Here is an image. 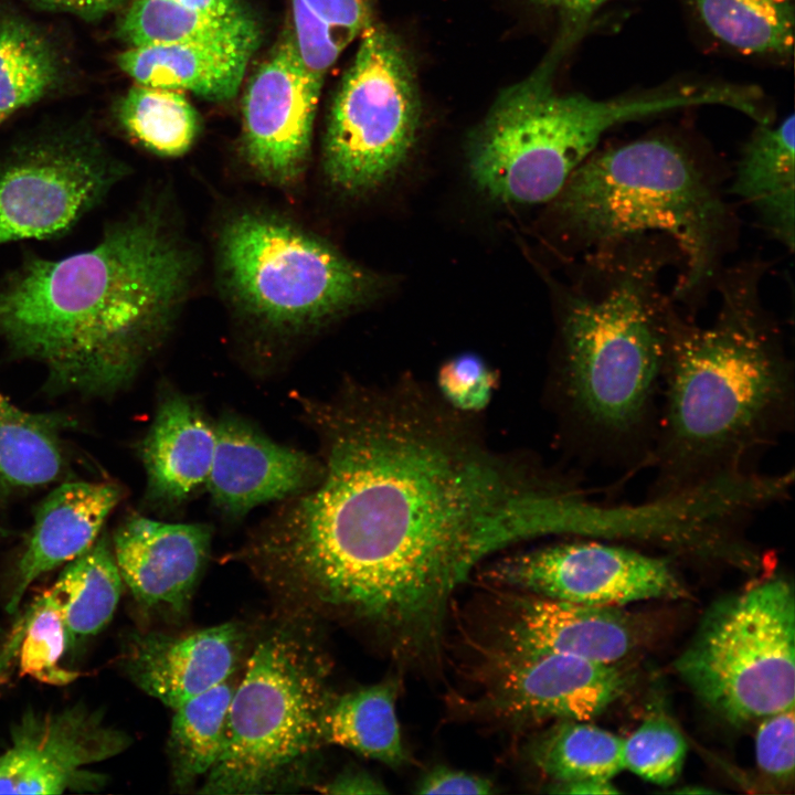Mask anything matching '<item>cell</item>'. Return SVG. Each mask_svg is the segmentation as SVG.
Masks as SVG:
<instances>
[{
	"instance_id": "obj_37",
	"label": "cell",
	"mask_w": 795,
	"mask_h": 795,
	"mask_svg": "<svg viewBox=\"0 0 795 795\" xmlns=\"http://www.w3.org/2000/svg\"><path fill=\"white\" fill-rule=\"evenodd\" d=\"M294 40L304 64L325 77L343 47L331 28L304 0H290Z\"/></svg>"
},
{
	"instance_id": "obj_9",
	"label": "cell",
	"mask_w": 795,
	"mask_h": 795,
	"mask_svg": "<svg viewBox=\"0 0 795 795\" xmlns=\"http://www.w3.org/2000/svg\"><path fill=\"white\" fill-rule=\"evenodd\" d=\"M219 247L231 294L274 327L326 322L380 297L390 284L326 241L265 214L233 218Z\"/></svg>"
},
{
	"instance_id": "obj_15",
	"label": "cell",
	"mask_w": 795,
	"mask_h": 795,
	"mask_svg": "<svg viewBox=\"0 0 795 795\" xmlns=\"http://www.w3.org/2000/svg\"><path fill=\"white\" fill-rule=\"evenodd\" d=\"M324 78L287 36L251 76L243 96L244 147L265 179L289 184L305 169Z\"/></svg>"
},
{
	"instance_id": "obj_2",
	"label": "cell",
	"mask_w": 795,
	"mask_h": 795,
	"mask_svg": "<svg viewBox=\"0 0 795 795\" xmlns=\"http://www.w3.org/2000/svg\"><path fill=\"white\" fill-rule=\"evenodd\" d=\"M192 257L152 212L109 226L87 250L26 257L0 282V341L42 364L52 392L106 398L156 352Z\"/></svg>"
},
{
	"instance_id": "obj_39",
	"label": "cell",
	"mask_w": 795,
	"mask_h": 795,
	"mask_svg": "<svg viewBox=\"0 0 795 795\" xmlns=\"http://www.w3.org/2000/svg\"><path fill=\"white\" fill-rule=\"evenodd\" d=\"M495 792L490 780L444 765L427 771L415 785L416 794L485 795Z\"/></svg>"
},
{
	"instance_id": "obj_35",
	"label": "cell",
	"mask_w": 795,
	"mask_h": 795,
	"mask_svg": "<svg viewBox=\"0 0 795 795\" xmlns=\"http://www.w3.org/2000/svg\"><path fill=\"white\" fill-rule=\"evenodd\" d=\"M499 377L474 353L457 354L438 369L436 393L452 409L468 415L485 410L495 395Z\"/></svg>"
},
{
	"instance_id": "obj_20",
	"label": "cell",
	"mask_w": 795,
	"mask_h": 795,
	"mask_svg": "<svg viewBox=\"0 0 795 795\" xmlns=\"http://www.w3.org/2000/svg\"><path fill=\"white\" fill-rule=\"evenodd\" d=\"M214 446V422L200 403L165 383L139 447L147 504L176 512L206 488Z\"/></svg>"
},
{
	"instance_id": "obj_25",
	"label": "cell",
	"mask_w": 795,
	"mask_h": 795,
	"mask_svg": "<svg viewBox=\"0 0 795 795\" xmlns=\"http://www.w3.org/2000/svg\"><path fill=\"white\" fill-rule=\"evenodd\" d=\"M400 679L377 683L331 697L322 716L325 745L349 749L391 767L407 763L409 754L396 713Z\"/></svg>"
},
{
	"instance_id": "obj_12",
	"label": "cell",
	"mask_w": 795,
	"mask_h": 795,
	"mask_svg": "<svg viewBox=\"0 0 795 795\" xmlns=\"http://www.w3.org/2000/svg\"><path fill=\"white\" fill-rule=\"evenodd\" d=\"M476 692L464 698L471 716L511 725L548 721H591L627 690L618 665L519 649L488 640L475 643Z\"/></svg>"
},
{
	"instance_id": "obj_27",
	"label": "cell",
	"mask_w": 795,
	"mask_h": 795,
	"mask_svg": "<svg viewBox=\"0 0 795 795\" xmlns=\"http://www.w3.org/2000/svg\"><path fill=\"white\" fill-rule=\"evenodd\" d=\"M118 34L130 46L170 43L257 45L258 28L248 14L213 15L172 0H131Z\"/></svg>"
},
{
	"instance_id": "obj_11",
	"label": "cell",
	"mask_w": 795,
	"mask_h": 795,
	"mask_svg": "<svg viewBox=\"0 0 795 795\" xmlns=\"http://www.w3.org/2000/svg\"><path fill=\"white\" fill-rule=\"evenodd\" d=\"M123 174L85 126L20 141L0 158V245L61 235L96 208Z\"/></svg>"
},
{
	"instance_id": "obj_28",
	"label": "cell",
	"mask_w": 795,
	"mask_h": 795,
	"mask_svg": "<svg viewBox=\"0 0 795 795\" xmlns=\"http://www.w3.org/2000/svg\"><path fill=\"white\" fill-rule=\"evenodd\" d=\"M123 583L106 534H100L87 551L65 564L55 584L64 592L66 651L108 625L119 603Z\"/></svg>"
},
{
	"instance_id": "obj_22",
	"label": "cell",
	"mask_w": 795,
	"mask_h": 795,
	"mask_svg": "<svg viewBox=\"0 0 795 795\" xmlns=\"http://www.w3.org/2000/svg\"><path fill=\"white\" fill-rule=\"evenodd\" d=\"M256 45L170 43L129 46L116 62L136 84L189 91L212 102L232 99Z\"/></svg>"
},
{
	"instance_id": "obj_36",
	"label": "cell",
	"mask_w": 795,
	"mask_h": 795,
	"mask_svg": "<svg viewBox=\"0 0 795 795\" xmlns=\"http://www.w3.org/2000/svg\"><path fill=\"white\" fill-rule=\"evenodd\" d=\"M794 706L760 720L755 734V760L759 770L781 784L794 778L795 723Z\"/></svg>"
},
{
	"instance_id": "obj_17",
	"label": "cell",
	"mask_w": 795,
	"mask_h": 795,
	"mask_svg": "<svg viewBox=\"0 0 795 795\" xmlns=\"http://www.w3.org/2000/svg\"><path fill=\"white\" fill-rule=\"evenodd\" d=\"M215 446L206 488L212 506L230 521L253 508L279 502L322 477L319 456L274 442L246 418L226 413L214 422Z\"/></svg>"
},
{
	"instance_id": "obj_32",
	"label": "cell",
	"mask_w": 795,
	"mask_h": 795,
	"mask_svg": "<svg viewBox=\"0 0 795 795\" xmlns=\"http://www.w3.org/2000/svg\"><path fill=\"white\" fill-rule=\"evenodd\" d=\"M120 126L148 150L166 157L184 153L198 131V115L177 89L136 84L120 99Z\"/></svg>"
},
{
	"instance_id": "obj_14",
	"label": "cell",
	"mask_w": 795,
	"mask_h": 795,
	"mask_svg": "<svg viewBox=\"0 0 795 795\" xmlns=\"http://www.w3.org/2000/svg\"><path fill=\"white\" fill-rule=\"evenodd\" d=\"M130 736L83 702L55 711H25L0 752V794L89 793L107 776L92 767L124 752Z\"/></svg>"
},
{
	"instance_id": "obj_19",
	"label": "cell",
	"mask_w": 795,
	"mask_h": 795,
	"mask_svg": "<svg viewBox=\"0 0 795 795\" xmlns=\"http://www.w3.org/2000/svg\"><path fill=\"white\" fill-rule=\"evenodd\" d=\"M245 640L243 627L233 622L182 635L135 632L125 638L118 662L140 690L174 710L229 680Z\"/></svg>"
},
{
	"instance_id": "obj_34",
	"label": "cell",
	"mask_w": 795,
	"mask_h": 795,
	"mask_svg": "<svg viewBox=\"0 0 795 795\" xmlns=\"http://www.w3.org/2000/svg\"><path fill=\"white\" fill-rule=\"evenodd\" d=\"M687 743L675 722L653 714L622 743L623 767L662 786L674 784L683 767Z\"/></svg>"
},
{
	"instance_id": "obj_21",
	"label": "cell",
	"mask_w": 795,
	"mask_h": 795,
	"mask_svg": "<svg viewBox=\"0 0 795 795\" xmlns=\"http://www.w3.org/2000/svg\"><path fill=\"white\" fill-rule=\"evenodd\" d=\"M121 498L123 489L113 483L77 480L55 487L36 509L7 612L19 610L36 579L87 551Z\"/></svg>"
},
{
	"instance_id": "obj_41",
	"label": "cell",
	"mask_w": 795,
	"mask_h": 795,
	"mask_svg": "<svg viewBox=\"0 0 795 795\" xmlns=\"http://www.w3.org/2000/svg\"><path fill=\"white\" fill-rule=\"evenodd\" d=\"M328 794H388V788L370 773L350 768L321 786Z\"/></svg>"
},
{
	"instance_id": "obj_24",
	"label": "cell",
	"mask_w": 795,
	"mask_h": 795,
	"mask_svg": "<svg viewBox=\"0 0 795 795\" xmlns=\"http://www.w3.org/2000/svg\"><path fill=\"white\" fill-rule=\"evenodd\" d=\"M678 1L711 49L774 65L793 61L795 0Z\"/></svg>"
},
{
	"instance_id": "obj_38",
	"label": "cell",
	"mask_w": 795,
	"mask_h": 795,
	"mask_svg": "<svg viewBox=\"0 0 795 795\" xmlns=\"http://www.w3.org/2000/svg\"><path fill=\"white\" fill-rule=\"evenodd\" d=\"M344 49L371 23L373 0H304Z\"/></svg>"
},
{
	"instance_id": "obj_8",
	"label": "cell",
	"mask_w": 795,
	"mask_h": 795,
	"mask_svg": "<svg viewBox=\"0 0 795 795\" xmlns=\"http://www.w3.org/2000/svg\"><path fill=\"white\" fill-rule=\"evenodd\" d=\"M674 667L706 707L733 725L793 707L791 582L770 576L714 602Z\"/></svg>"
},
{
	"instance_id": "obj_10",
	"label": "cell",
	"mask_w": 795,
	"mask_h": 795,
	"mask_svg": "<svg viewBox=\"0 0 795 795\" xmlns=\"http://www.w3.org/2000/svg\"><path fill=\"white\" fill-rule=\"evenodd\" d=\"M422 106L413 65L399 39L372 22L338 87L324 139V170L343 192L385 184L410 156Z\"/></svg>"
},
{
	"instance_id": "obj_31",
	"label": "cell",
	"mask_w": 795,
	"mask_h": 795,
	"mask_svg": "<svg viewBox=\"0 0 795 795\" xmlns=\"http://www.w3.org/2000/svg\"><path fill=\"white\" fill-rule=\"evenodd\" d=\"M623 739L589 721L562 720L529 748L533 764L553 783L612 780L623 767Z\"/></svg>"
},
{
	"instance_id": "obj_1",
	"label": "cell",
	"mask_w": 795,
	"mask_h": 795,
	"mask_svg": "<svg viewBox=\"0 0 795 795\" xmlns=\"http://www.w3.org/2000/svg\"><path fill=\"white\" fill-rule=\"evenodd\" d=\"M293 398L322 477L233 556L284 598L367 625L396 658L438 654L453 596L486 559L568 532L574 483L495 449L416 380Z\"/></svg>"
},
{
	"instance_id": "obj_42",
	"label": "cell",
	"mask_w": 795,
	"mask_h": 795,
	"mask_svg": "<svg viewBox=\"0 0 795 795\" xmlns=\"http://www.w3.org/2000/svg\"><path fill=\"white\" fill-rule=\"evenodd\" d=\"M36 4L73 13L80 18L97 20L128 4L131 0H31Z\"/></svg>"
},
{
	"instance_id": "obj_3",
	"label": "cell",
	"mask_w": 795,
	"mask_h": 795,
	"mask_svg": "<svg viewBox=\"0 0 795 795\" xmlns=\"http://www.w3.org/2000/svg\"><path fill=\"white\" fill-rule=\"evenodd\" d=\"M761 278L760 264L723 274L708 325L671 307L648 498L754 471L752 460L792 428L793 363Z\"/></svg>"
},
{
	"instance_id": "obj_44",
	"label": "cell",
	"mask_w": 795,
	"mask_h": 795,
	"mask_svg": "<svg viewBox=\"0 0 795 795\" xmlns=\"http://www.w3.org/2000/svg\"><path fill=\"white\" fill-rule=\"evenodd\" d=\"M189 9L213 15H242L247 11L237 0H172Z\"/></svg>"
},
{
	"instance_id": "obj_4",
	"label": "cell",
	"mask_w": 795,
	"mask_h": 795,
	"mask_svg": "<svg viewBox=\"0 0 795 795\" xmlns=\"http://www.w3.org/2000/svg\"><path fill=\"white\" fill-rule=\"evenodd\" d=\"M664 237L586 252L584 277L563 301L553 392L572 435L601 459L647 464L653 451L672 307Z\"/></svg>"
},
{
	"instance_id": "obj_29",
	"label": "cell",
	"mask_w": 795,
	"mask_h": 795,
	"mask_svg": "<svg viewBox=\"0 0 795 795\" xmlns=\"http://www.w3.org/2000/svg\"><path fill=\"white\" fill-rule=\"evenodd\" d=\"M62 67L51 41L17 13L0 10V119L47 95Z\"/></svg>"
},
{
	"instance_id": "obj_23",
	"label": "cell",
	"mask_w": 795,
	"mask_h": 795,
	"mask_svg": "<svg viewBox=\"0 0 795 795\" xmlns=\"http://www.w3.org/2000/svg\"><path fill=\"white\" fill-rule=\"evenodd\" d=\"M794 115L757 123L743 144L731 192L761 226L789 251L795 240Z\"/></svg>"
},
{
	"instance_id": "obj_30",
	"label": "cell",
	"mask_w": 795,
	"mask_h": 795,
	"mask_svg": "<svg viewBox=\"0 0 795 795\" xmlns=\"http://www.w3.org/2000/svg\"><path fill=\"white\" fill-rule=\"evenodd\" d=\"M234 689L226 680L174 709L168 755L177 791L192 788L220 756Z\"/></svg>"
},
{
	"instance_id": "obj_45",
	"label": "cell",
	"mask_w": 795,
	"mask_h": 795,
	"mask_svg": "<svg viewBox=\"0 0 795 795\" xmlns=\"http://www.w3.org/2000/svg\"><path fill=\"white\" fill-rule=\"evenodd\" d=\"M2 124V120L0 119V125Z\"/></svg>"
},
{
	"instance_id": "obj_18",
	"label": "cell",
	"mask_w": 795,
	"mask_h": 795,
	"mask_svg": "<svg viewBox=\"0 0 795 795\" xmlns=\"http://www.w3.org/2000/svg\"><path fill=\"white\" fill-rule=\"evenodd\" d=\"M212 533L206 523L128 516L114 534L113 552L136 602L144 610L182 618L209 561Z\"/></svg>"
},
{
	"instance_id": "obj_13",
	"label": "cell",
	"mask_w": 795,
	"mask_h": 795,
	"mask_svg": "<svg viewBox=\"0 0 795 795\" xmlns=\"http://www.w3.org/2000/svg\"><path fill=\"white\" fill-rule=\"evenodd\" d=\"M572 539L496 558L479 566V577L492 589L596 606L688 594L664 558L615 541Z\"/></svg>"
},
{
	"instance_id": "obj_5",
	"label": "cell",
	"mask_w": 795,
	"mask_h": 795,
	"mask_svg": "<svg viewBox=\"0 0 795 795\" xmlns=\"http://www.w3.org/2000/svg\"><path fill=\"white\" fill-rule=\"evenodd\" d=\"M550 203L585 253L635 236L669 239L683 263L672 292L678 299L717 275L730 234L714 176L686 145L662 135L596 149Z\"/></svg>"
},
{
	"instance_id": "obj_16",
	"label": "cell",
	"mask_w": 795,
	"mask_h": 795,
	"mask_svg": "<svg viewBox=\"0 0 795 795\" xmlns=\"http://www.w3.org/2000/svg\"><path fill=\"white\" fill-rule=\"evenodd\" d=\"M488 642L539 653L618 665L642 640L640 628L618 606H596L496 589Z\"/></svg>"
},
{
	"instance_id": "obj_6",
	"label": "cell",
	"mask_w": 795,
	"mask_h": 795,
	"mask_svg": "<svg viewBox=\"0 0 795 795\" xmlns=\"http://www.w3.org/2000/svg\"><path fill=\"white\" fill-rule=\"evenodd\" d=\"M580 38L563 28L545 60L504 89L471 132L468 172L489 199L510 205L550 203L612 128L707 105L708 92L698 82L610 98L558 92V65Z\"/></svg>"
},
{
	"instance_id": "obj_26",
	"label": "cell",
	"mask_w": 795,
	"mask_h": 795,
	"mask_svg": "<svg viewBox=\"0 0 795 795\" xmlns=\"http://www.w3.org/2000/svg\"><path fill=\"white\" fill-rule=\"evenodd\" d=\"M71 420L31 413L0 391V497L56 481L65 468L62 432Z\"/></svg>"
},
{
	"instance_id": "obj_40",
	"label": "cell",
	"mask_w": 795,
	"mask_h": 795,
	"mask_svg": "<svg viewBox=\"0 0 795 795\" xmlns=\"http://www.w3.org/2000/svg\"><path fill=\"white\" fill-rule=\"evenodd\" d=\"M561 14L564 25L586 29L593 15L613 0H528Z\"/></svg>"
},
{
	"instance_id": "obj_7",
	"label": "cell",
	"mask_w": 795,
	"mask_h": 795,
	"mask_svg": "<svg viewBox=\"0 0 795 795\" xmlns=\"http://www.w3.org/2000/svg\"><path fill=\"white\" fill-rule=\"evenodd\" d=\"M329 674L305 626L285 623L261 638L234 689L221 754L198 793L257 794L300 782L325 745Z\"/></svg>"
},
{
	"instance_id": "obj_33",
	"label": "cell",
	"mask_w": 795,
	"mask_h": 795,
	"mask_svg": "<svg viewBox=\"0 0 795 795\" xmlns=\"http://www.w3.org/2000/svg\"><path fill=\"white\" fill-rule=\"evenodd\" d=\"M64 592L54 583L43 591L26 610L17 625L15 637L20 646V671L50 685H66L78 672L61 665L66 651L62 615Z\"/></svg>"
},
{
	"instance_id": "obj_43",
	"label": "cell",
	"mask_w": 795,
	"mask_h": 795,
	"mask_svg": "<svg viewBox=\"0 0 795 795\" xmlns=\"http://www.w3.org/2000/svg\"><path fill=\"white\" fill-rule=\"evenodd\" d=\"M552 787L551 792L560 794L603 795L618 793V789L612 783V780L603 778H585L564 783H553Z\"/></svg>"
}]
</instances>
